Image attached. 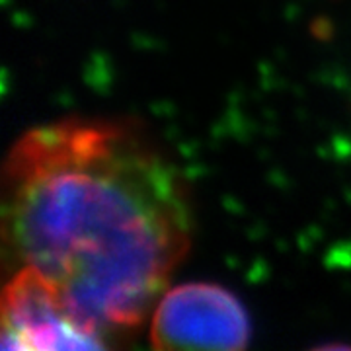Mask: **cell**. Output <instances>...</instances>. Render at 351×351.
<instances>
[{"mask_svg": "<svg viewBox=\"0 0 351 351\" xmlns=\"http://www.w3.org/2000/svg\"><path fill=\"white\" fill-rule=\"evenodd\" d=\"M0 351H110L104 332L78 318L38 271L20 267L2 293Z\"/></svg>", "mask_w": 351, "mask_h": 351, "instance_id": "3957f363", "label": "cell"}, {"mask_svg": "<svg viewBox=\"0 0 351 351\" xmlns=\"http://www.w3.org/2000/svg\"><path fill=\"white\" fill-rule=\"evenodd\" d=\"M250 318L244 304L215 283H186L158 299L152 351H246Z\"/></svg>", "mask_w": 351, "mask_h": 351, "instance_id": "7a4b0ae2", "label": "cell"}, {"mask_svg": "<svg viewBox=\"0 0 351 351\" xmlns=\"http://www.w3.org/2000/svg\"><path fill=\"white\" fill-rule=\"evenodd\" d=\"M2 178V237L16 269L45 277L101 332L143 322L191 240L174 166L121 123L63 119L18 138Z\"/></svg>", "mask_w": 351, "mask_h": 351, "instance_id": "6da1fadb", "label": "cell"}, {"mask_svg": "<svg viewBox=\"0 0 351 351\" xmlns=\"http://www.w3.org/2000/svg\"><path fill=\"white\" fill-rule=\"evenodd\" d=\"M311 351H351V346H346V343H328V346H322V348H316V350Z\"/></svg>", "mask_w": 351, "mask_h": 351, "instance_id": "277c9868", "label": "cell"}]
</instances>
